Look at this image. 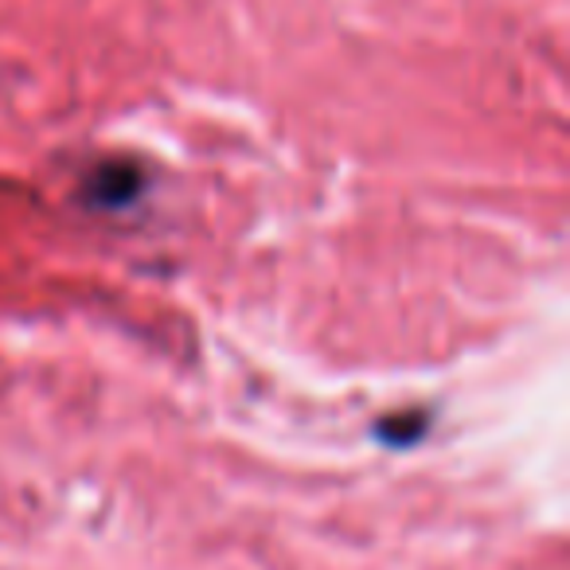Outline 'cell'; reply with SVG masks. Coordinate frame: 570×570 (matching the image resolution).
<instances>
[{
  "label": "cell",
  "mask_w": 570,
  "mask_h": 570,
  "mask_svg": "<svg viewBox=\"0 0 570 570\" xmlns=\"http://www.w3.org/2000/svg\"><path fill=\"white\" fill-rule=\"evenodd\" d=\"M145 188H149V173L137 160L114 157L82 176L79 199L90 212H126V207H134L145 196Z\"/></svg>",
  "instance_id": "6da1fadb"
},
{
  "label": "cell",
  "mask_w": 570,
  "mask_h": 570,
  "mask_svg": "<svg viewBox=\"0 0 570 570\" xmlns=\"http://www.w3.org/2000/svg\"><path fill=\"white\" fill-rule=\"evenodd\" d=\"M430 434V411H399V414H387V419L375 422L372 438L387 450L403 453V450H414L422 438Z\"/></svg>",
  "instance_id": "7a4b0ae2"
}]
</instances>
